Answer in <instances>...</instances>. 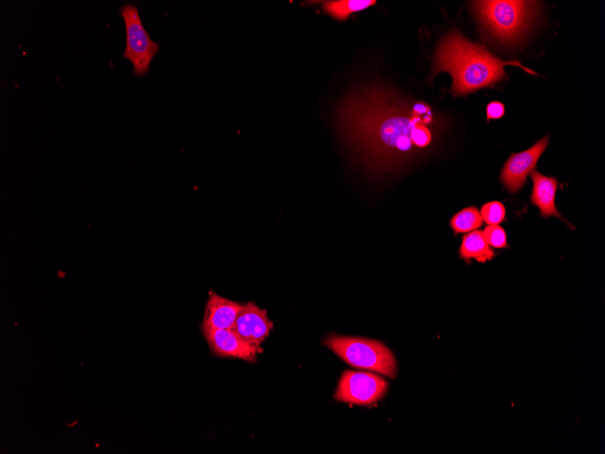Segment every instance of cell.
<instances>
[{"label":"cell","mask_w":605,"mask_h":454,"mask_svg":"<svg viewBox=\"0 0 605 454\" xmlns=\"http://www.w3.org/2000/svg\"><path fill=\"white\" fill-rule=\"evenodd\" d=\"M458 253L460 258L466 263H470L471 259L485 263L495 256V250L486 242L482 230H474L464 235Z\"/></svg>","instance_id":"12"},{"label":"cell","mask_w":605,"mask_h":454,"mask_svg":"<svg viewBox=\"0 0 605 454\" xmlns=\"http://www.w3.org/2000/svg\"><path fill=\"white\" fill-rule=\"evenodd\" d=\"M550 136L546 135L526 150L512 153L500 173V180L511 193H516L526 183L527 176L546 150Z\"/></svg>","instance_id":"7"},{"label":"cell","mask_w":605,"mask_h":454,"mask_svg":"<svg viewBox=\"0 0 605 454\" xmlns=\"http://www.w3.org/2000/svg\"><path fill=\"white\" fill-rule=\"evenodd\" d=\"M480 214L488 226L499 225L504 219L505 208L501 202L492 201L482 206Z\"/></svg>","instance_id":"15"},{"label":"cell","mask_w":605,"mask_h":454,"mask_svg":"<svg viewBox=\"0 0 605 454\" xmlns=\"http://www.w3.org/2000/svg\"><path fill=\"white\" fill-rule=\"evenodd\" d=\"M529 1H476L474 11L480 22L498 40L514 44L525 33L534 8Z\"/></svg>","instance_id":"3"},{"label":"cell","mask_w":605,"mask_h":454,"mask_svg":"<svg viewBox=\"0 0 605 454\" xmlns=\"http://www.w3.org/2000/svg\"><path fill=\"white\" fill-rule=\"evenodd\" d=\"M243 304L210 292L201 328L232 329Z\"/></svg>","instance_id":"10"},{"label":"cell","mask_w":605,"mask_h":454,"mask_svg":"<svg viewBox=\"0 0 605 454\" xmlns=\"http://www.w3.org/2000/svg\"><path fill=\"white\" fill-rule=\"evenodd\" d=\"M488 245L493 248L508 247L506 233L498 225L487 226L483 231Z\"/></svg>","instance_id":"16"},{"label":"cell","mask_w":605,"mask_h":454,"mask_svg":"<svg viewBox=\"0 0 605 454\" xmlns=\"http://www.w3.org/2000/svg\"><path fill=\"white\" fill-rule=\"evenodd\" d=\"M504 114V105L500 101H491L486 106V118L487 121L497 120L503 117Z\"/></svg>","instance_id":"17"},{"label":"cell","mask_w":605,"mask_h":454,"mask_svg":"<svg viewBox=\"0 0 605 454\" xmlns=\"http://www.w3.org/2000/svg\"><path fill=\"white\" fill-rule=\"evenodd\" d=\"M450 227L455 235L466 234L483 226L484 220L475 207H467L456 213L450 219Z\"/></svg>","instance_id":"14"},{"label":"cell","mask_w":605,"mask_h":454,"mask_svg":"<svg viewBox=\"0 0 605 454\" xmlns=\"http://www.w3.org/2000/svg\"><path fill=\"white\" fill-rule=\"evenodd\" d=\"M389 97L375 88L360 89L341 101L335 117L344 141L381 166L427 147L432 139L427 127L431 112L425 103H415L408 111L389 104Z\"/></svg>","instance_id":"1"},{"label":"cell","mask_w":605,"mask_h":454,"mask_svg":"<svg viewBox=\"0 0 605 454\" xmlns=\"http://www.w3.org/2000/svg\"><path fill=\"white\" fill-rule=\"evenodd\" d=\"M376 4L374 0H337L322 3L323 11L337 20H345L352 13L361 11Z\"/></svg>","instance_id":"13"},{"label":"cell","mask_w":605,"mask_h":454,"mask_svg":"<svg viewBox=\"0 0 605 454\" xmlns=\"http://www.w3.org/2000/svg\"><path fill=\"white\" fill-rule=\"evenodd\" d=\"M324 344L352 367L379 372L389 378H395L398 374L393 353L379 341L330 335Z\"/></svg>","instance_id":"4"},{"label":"cell","mask_w":605,"mask_h":454,"mask_svg":"<svg viewBox=\"0 0 605 454\" xmlns=\"http://www.w3.org/2000/svg\"><path fill=\"white\" fill-rule=\"evenodd\" d=\"M530 176L533 179V189L530 202L536 206L543 217H556L563 220L571 228L573 226L568 223L559 213L555 206V195L558 188V180L554 177H548L533 169Z\"/></svg>","instance_id":"11"},{"label":"cell","mask_w":605,"mask_h":454,"mask_svg":"<svg viewBox=\"0 0 605 454\" xmlns=\"http://www.w3.org/2000/svg\"><path fill=\"white\" fill-rule=\"evenodd\" d=\"M119 12L126 31V48L122 56L132 63L134 75L144 76L149 72L151 61L160 45L149 37L136 5L126 3L120 7Z\"/></svg>","instance_id":"5"},{"label":"cell","mask_w":605,"mask_h":454,"mask_svg":"<svg viewBox=\"0 0 605 454\" xmlns=\"http://www.w3.org/2000/svg\"><path fill=\"white\" fill-rule=\"evenodd\" d=\"M506 65L518 66L528 73L537 75L520 62L501 60L468 41L458 31H452L440 41L431 75L447 72L453 79V93L461 95L500 82L505 75Z\"/></svg>","instance_id":"2"},{"label":"cell","mask_w":605,"mask_h":454,"mask_svg":"<svg viewBox=\"0 0 605 454\" xmlns=\"http://www.w3.org/2000/svg\"><path fill=\"white\" fill-rule=\"evenodd\" d=\"M212 353L218 357L235 358L254 362L263 352L261 346L244 340L232 329L201 328Z\"/></svg>","instance_id":"8"},{"label":"cell","mask_w":605,"mask_h":454,"mask_svg":"<svg viewBox=\"0 0 605 454\" xmlns=\"http://www.w3.org/2000/svg\"><path fill=\"white\" fill-rule=\"evenodd\" d=\"M388 389L387 381L375 373L346 371L341 376L334 399L350 404L369 406L381 400Z\"/></svg>","instance_id":"6"},{"label":"cell","mask_w":605,"mask_h":454,"mask_svg":"<svg viewBox=\"0 0 605 454\" xmlns=\"http://www.w3.org/2000/svg\"><path fill=\"white\" fill-rule=\"evenodd\" d=\"M274 327L267 311L253 302L244 304L236 317L234 330L246 342L261 346Z\"/></svg>","instance_id":"9"}]
</instances>
